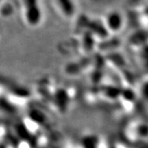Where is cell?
Wrapping results in <instances>:
<instances>
[{
	"label": "cell",
	"instance_id": "obj_1",
	"mask_svg": "<svg viewBox=\"0 0 148 148\" xmlns=\"http://www.w3.org/2000/svg\"><path fill=\"white\" fill-rule=\"evenodd\" d=\"M27 6L26 17L29 24L36 25L39 22L41 14L39 8L37 7L36 0H25Z\"/></svg>",
	"mask_w": 148,
	"mask_h": 148
},
{
	"label": "cell",
	"instance_id": "obj_3",
	"mask_svg": "<svg viewBox=\"0 0 148 148\" xmlns=\"http://www.w3.org/2000/svg\"><path fill=\"white\" fill-rule=\"evenodd\" d=\"M60 6L62 9L64 11L66 15H72L73 13V6L70 0H59Z\"/></svg>",
	"mask_w": 148,
	"mask_h": 148
},
{
	"label": "cell",
	"instance_id": "obj_2",
	"mask_svg": "<svg viewBox=\"0 0 148 148\" xmlns=\"http://www.w3.org/2000/svg\"><path fill=\"white\" fill-rule=\"evenodd\" d=\"M122 17L116 12H113L108 15L107 19V28L113 32L119 31L122 27Z\"/></svg>",
	"mask_w": 148,
	"mask_h": 148
}]
</instances>
